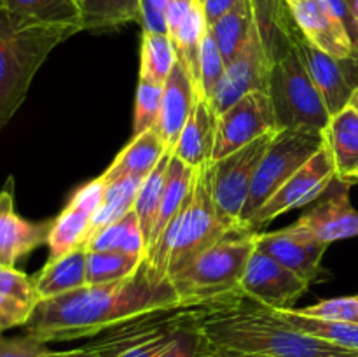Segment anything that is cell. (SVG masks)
I'll return each instance as SVG.
<instances>
[{"label":"cell","mask_w":358,"mask_h":357,"mask_svg":"<svg viewBox=\"0 0 358 357\" xmlns=\"http://www.w3.org/2000/svg\"><path fill=\"white\" fill-rule=\"evenodd\" d=\"M329 245L318 240L310 230L299 223L269 233H255V248L296 273L308 284L320 282L329 276L327 270L322 266L325 251Z\"/></svg>","instance_id":"5bb4252c"},{"label":"cell","mask_w":358,"mask_h":357,"mask_svg":"<svg viewBox=\"0 0 358 357\" xmlns=\"http://www.w3.org/2000/svg\"><path fill=\"white\" fill-rule=\"evenodd\" d=\"M79 31V24L45 23L0 7V128L21 107L48 56Z\"/></svg>","instance_id":"3957f363"},{"label":"cell","mask_w":358,"mask_h":357,"mask_svg":"<svg viewBox=\"0 0 358 357\" xmlns=\"http://www.w3.org/2000/svg\"><path fill=\"white\" fill-rule=\"evenodd\" d=\"M324 146L334 160L338 178L350 181V174L358 167V114L346 105L331 115L324 128Z\"/></svg>","instance_id":"7402d4cb"},{"label":"cell","mask_w":358,"mask_h":357,"mask_svg":"<svg viewBox=\"0 0 358 357\" xmlns=\"http://www.w3.org/2000/svg\"><path fill=\"white\" fill-rule=\"evenodd\" d=\"M3 7L10 13L34 18L45 23L79 24V0H3Z\"/></svg>","instance_id":"e575fe53"},{"label":"cell","mask_w":358,"mask_h":357,"mask_svg":"<svg viewBox=\"0 0 358 357\" xmlns=\"http://www.w3.org/2000/svg\"><path fill=\"white\" fill-rule=\"evenodd\" d=\"M348 178H350V181H355V182L358 181V167L355 168V170L352 172V174H350V177H348Z\"/></svg>","instance_id":"f907efd6"},{"label":"cell","mask_w":358,"mask_h":357,"mask_svg":"<svg viewBox=\"0 0 358 357\" xmlns=\"http://www.w3.org/2000/svg\"><path fill=\"white\" fill-rule=\"evenodd\" d=\"M240 0H201L203 13H205L206 23L212 27L219 18H222L231 7H234Z\"/></svg>","instance_id":"bcb514c9"},{"label":"cell","mask_w":358,"mask_h":357,"mask_svg":"<svg viewBox=\"0 0 358 357\" xmlns=\"http://www.w3.org/2000/svg\"><path fill=\"white\" fill-rule=\"evenodd\" d=\"M171 0H140V24L143 31L168 34L166 13Z\"/></svg>","instance_id":"ab89813d"},{"label":"cell","mask_w":358,"mask_h":357,"mask_svg":"<svg viewBox=\"0 0 358 357\" xmlns=\"http://www.w3.org/2000/svg\"><path fill=\"white\" fill-rule=\"evenodd\" d=\"M350 107H353L355 108V112L358 114V88L355 90V93L352 94V98H350Z\"/></svg>","instance_id":"681fc988"},{"label":"cell","mask_w":358,"mask_h":357,"mask_svg":"<svg viewBox=\"0 0 358 357\" xmlns=\"http://www.w3.org/2000/svg\"><path fill=\"white\" fill-rule=\"evenodd\" d=\"M38 301L34 280L16 268H0V310L16 328L28 321Z\"/></svg>","instance_id":"4316f807"},{"label":"cell","mask_w":358,"mask_h":357,"mask_svg":"<svg viewBox=\"0 0 358 357\" xmlns=\"http://www.w3.org/2000/svg\"><path fill=\"white\" fill-rule=\"evenodd\" d=\"M145 258L124 254V252H94L87 251L86 280L87 286L117 282L128 279L142 266Z\"/></svg>","instance_id":"836d02e7"},{"label":"cell","mask_w":358,"mask_h":357,"mask_svg":"<svg viewBox=\"0 0 358 357\" xmlns=\"http://www.w3.org/2000/svg\"><path fill=\"white\" fill-rule=\"evenodd\" d=\"M105 189H107V181L103 178V175H100L98 178H93V181L84 184L80 189H77V192L72 196L70 203L79 206V209L86 210L91 216H94V212L103 203Z\"/></svg>","instance_id":"60d3db41"},{"label":"cell","mask_w":358,"mask_h":357,"mask_svg":"<svg viewBox=\"0 0 358 357\" xmlns=\"http://www.w3.org/2000/svg\"><path fill=\"white\" fill-rule=\"evenodd\" d=\"M226 59L213 38L210 27L206 28L201 42V52H199V84H201L203 98H212L213 91L219 86L224 72H226Z\"/></svg>","instance_id":"8d00e7d4"},{"label":"cell","mask_w":358,"mask_h":357,"mask_svg":"<svg viewBox=\"0 0 358 357\" xmlns=\"http://www.w3.org/2000/svg\"><path fill=\"white\" fill-rule=\"evenodd\" d=\"M171 153H164L159 163L152 168L149 175L140 184L138 192H136L135 203H133V212L138 217L140 227H142L145 240L149 244L150 231H152L154 220H156L157 209H159L161 196H163L164 182H166L168 167H170Z\"/></svg>","instance_id":"d6a6232c"},{"label":"cell","mask_w":358,"mask_h":357,"mask_svg":"<svg viewBox=\"0 0 358 357\" xmlns=\"http://www.w3.org/2000/svg\"><path fill=\"white\" fill-rule=\"evenodd\" d=\"M287 38L299 52L301 59L310 72L315 86L320 91L331 115L345 108L358 88L357 59L336 58L311 44L299 30L294 16L287 27Z\"/></svg>","instance_id":"8fae6325"},{"label":"cell","mask_w":358,"mask_h":357,"mask_svg":"<svg viewBox=\"0 0 358 357\" xmlns=\"http://www.w3.org/2000/svg\"><path fill=\"white\" fill-rule=\"evenodd\" d=\"M299 310L306 315H313V317L358 324V294L322 300L318 303L310 304V307L299 308Z\"/></svg>","instance_id":"74e56055"},{"label":"cell","mask_w":358,"mask_h":357,"mask_svg":"<svg viewBox=\"0 0 358 357\" xmlns=\"http://www.w3.org/2000/svg\"><path fill=\"white\" fill-rule=\"evenodd\" d=\"M52 220L34 223L14 209V181L7 178L0 191V268H16L17 259L48 244Z\"/></svg>","instance_id":"e0dca14e"},{"label":"cell","mask_w":358,"mask_h":357,"mask_svg":"<svg viewBox=\"0 0 358 357\" xmlns=\"http://www.w3.org/2000/svg\"><path fill=\"white\" fill-rule=\"evenodd\" d=\"M80 28L107 31L126 23H140V0H79Z\"/></svg>","instance_id":"f546056e"},{"label":"cell","mask_w":358,"mask_h":357,"mask_svg":"<svg viewBox=\"0 0 358 357\" xmlns=\"http://www.w3.org/2000/svg\"><path fill=\"white\" fill-rule=\"evenodd\" d=\"M276 132H269L259 136L254 142L247 144L241 149L234 150L229 156L208 163L210 178H212L213 202L217 210L233 226L240 227V216L247 203L248 192L254 184L255 174L259 170L262 158L268 153Z\"/></svg>","instance_id":"9c48e42d"},{"label":"cell","mask_w":358,"mask_h":357,"mask_svg":"<svg viewBox=\"0 0 358 357\" xmlns=\"http://www.w3.org/2000/svg\"><path fill=\"white\" fill-rule=\"evenodd\" d=\"M199 98H203V94L198 83L189 74L184 63L177 58V63L163 86L161 114L156 128L168 153H173L182 130Z\"/></svg>","instance_id":"d6986e66"},{"label":"cell","mask_w":358,"mask_h":357,"mask_svg":"<svg viewBox=\"0 0 358 357\" xmlns=\"http://www.w3.org/2000/svg\"><path fill=\"white\" fill-rule=\"evenodd\" d=\"M324 146V133L311 128L278 130L262 158L240 216V227L247 226L255 212Z\"/></svg>","instance_id":"ba28073f"},{"label":"cell","mask_w":358,"mask_h":357,"mask_svg":"<svg viewBox=\"0 0 358 357\" xmlns=\"http://www.w3.org/2000/svg\"><path fill=\"white\" fill-rule=\"evenodd\" d=\"M143 178L122 177V178H117V181L107 182L103 203H101V206L94 212L93 219H91L87 241H90V238L93 237L96 231H100L101 227L122 219L126 214L131 212L133 203H135V198H136V192H138L140 184H142Z\"/></svg>","instance_id":"1f68e13d"},{"label":"cell","mask_w":358,"mask_h":357,"mask_svg":"<svg viewBox=\"0 0 358 357\" xmlns=\"http://www.w3.org/2000/svg\"><path fill=\"white\" fill-rule=\"evenodd\" d=\"M353 2H355V0H348V4H350V6H353ZM352 9H353V7H352Z\"/></svg>","instance_id":"816d5d0a"},{"label":"cell","mask_w":358,"mask_h":357,"mask_svg":"<svg viewBox=\"0 0 358 357\" xmlns=\"http://www.w3.org/2000/svg\"><path fill=\"white\" fill-rule=\"evenodd\" d=\"M269 72L271 55L262 41L257 23H254L247 42L227 63L226 72L210 98L217 115L252 91H268Z\"/></svg>","instance_id":"4fadbf2b"},{"label":"cell","mask_w":358,"mask_h":357,"mask_svg":"<svg viewBox=\"0 0 358 357\" xmlns=\"http://www.w3.org/2000/svg\"><path fill=\"white\" fill-rule=\"evenodd\" d=\"M308 289L310 284L306 280L257 248L248 259L240 282L243 296L275 310L292 308Z\"/></svg>","instance_id":"9a60e30c"},{"label":"cell","mask_w":358,"mask_h":357,"mask_svg":"<svg viewBox=\"0 0 358 357\" xmlns=\"http://www.w3.org/2000/svg\"><path fill=\"white\" fill-rule=\"evenodd\" d=\"M175 63H177V51L170 35L143 31L138 79L164 86Z\"/></svg>","instance_id":"4dcf8cb0"},{"label":"cell","mask_w":358,"mask_h":357,"mask_svg":"<svg viewBox=\"0 0 358 357\" xmlns=\"http://www.w3.org/2000/svg\"><path fill=\"white\" fill-rule=\"evenodd\" d=\"M290 20L292 13L287 20L282 37L266 44L271 55L268 94L271 98L276 125L278 130L311 128L324 132L331 119V112L299 52L287 38Z\"/></svg>","instance_id":"5b68a950"},{"label":"cell","mask_w":358,"mask_h":357,"mask_svg":"<svg viewBox=\"0 0 358 357\" xmlns=\"http://www.w3.org/2000/svg\"><path fill=\"white\" fill-rule=\"evenodd\" d=\"M203 335L196 326L185 328L173 338L171 345L168 346L163 357H198L199 345H201Z\"/></svg>","instance_id":"b9f144b4"},{"label":"cell","mask_w":358,"mask_h":357,"mask_svg":"<svg viewBox=\"0 0 358 357\" xmlns=\"http://www.w3.org/2000/svg\"><path fill=\"white\" fill-rule=\"evenodd\" d=\"M86 251L124 252V254L147 258V240L136 214L131 210L122 219L96 231L86 244Z\"/></svg>","instance_id":"d4e9b609"},{"label":"cell","mask_w":358,"mask_h":357,"mask_svg":"<svg viewBox=\"0 0 358 357\" xmlns=\"http://www.w3.org/2000/svg\"><path fill=\"white\" fill-rule=\"evenodd\" d=\"M236 227L217 210L208 164L196 168L187 202L147 254V266L154 275L170 279Z\"/></svg>","instance_id":"277c9868"},{"label":"cell","mask_w":358,"mask_h":357,"mask_svg":"<svg viewBox=\"0 0 358 357\" xmlns=\"http://www.w3.org/2000/svg\"><path fill=\"white\" fill-rule=\"evenodd\" d=\"M194 172L196 168L189 167L187 163H184L180 158H177L171 153L163 196H161L159 209H157L156 220H154L152 231H150L149 237V244H147V254L156 247L157 241L161 240L164 231H166L168 226L171 224V220L178 216V212H180V209L184 206V203L187 202L189 192H191L192 178H194Z\"/></svg>","instance_id":"44dd1931"},{"label":"cell","mask_w":358,"mask_h":357,"mask_svg":"<svg viewBox=\"0 0 358 357\" xmlns=\"http://www.w3.org/2000/svg\"><path fill=\"white\" fill-rule=\"evenodd\" d=\"M275 310V308H273ZM276 314L292 324L299 331L313 336V338L324 340V342L334 343V345L345 346V349L357 350L358 352V324L343 321H332V318L313 317L306 315L299 308H280Z\"/></svg>","instance_id":"83f0119b"},{"label":"cell","mask_w":358,"mask_h":357,"mask_svg":"<svg viewBox=\"0 0 358 357\" xmlns=\"http://www.w3.org/2000/svg\"><path fill=\"white\" fill-rule=\"evenodd\" d=\"M0 7H3V0H0Z\"/></svg>","instance_id":"f5cc1de1"},{"label":"cell","mask_w":358,"mask_h":357,"mask_svg":"<svg viewBox=\"0 0 358 357\" xmlns=\"http://www.w3.org/2000/svg\"><path fill=\"white\" fill-rule=\"evenodd\" d=\"M10 328H16V326H14V322L10 321V318L7 317V315L3 314L2 310H0V335H2L3 331H7V329H10Z\"/></svg>","instance_id":"c3c4849f"},{"label":"cell","mask_w":358,"mask_h":357,"mask_svg":"<svg viewBox=\"0 0 358 357\" xmlns=\"http://www.w3.org/2000/svg\"><path fill=\"white\" fill-rule=\"evenodd\" d=\"M91 219H93V216L90 212L69 202L63 212L56 219H52V226L48 237V261H55V259L62 258V255L69 254L76 248L86 247Z\"/></svg>","instance_id":"484cf974"},{"label":"cell","mask_w":358,"mask_h":357,"mask_svg":"<svg viewBox=\"0 0 358 357\" xmlns=\"http://www.w3.org/2000/svg\"><path fill=\"white\" fill-rule=\"evenodd\" d=\"M304 37L322 51L341 59H357L345 24L325 0H285Z\"/></svg>","instance_id":"ac0fdd59"},{"label":"cell","mask_w":358,"mask_h":357,"mask_svg":"<svg viewBox=\"0 0 358 357\" xmlns=\"http://www.w3.org/2000/svg\"><path fill=\"white\" fill-rule=\"evenodd\" d=\"M168 153L157 130H149L138 136H133L131 142L115 156L110 167L103 172L107 182L122 177H147L152 168L159 163L161 158Z\"/></svg>","instance_id":"603a6c76"},{"label":"cell","mask_w":358,"mask_h":357,"mask_svg":"<svg viewBox=\"0 0 358 357\" xmlns=\"http://www.w3.org/2000/svg\"><path fill=\"white\" fill-rule=\"evenodd\" d=\"M254 251V231L236 227L170 276V282L182 301L203 303L234 296L241 293V276Z\"/></svg>","instance_id":"8992f818"},{"label":"cell","mask_w":358,"mask_h":357,"mask_svg":"<svg viewBox=\"0 0 358 357\" xmlns=\"http://www.w3.org/2000/svg\"><path fill=\"white\" fill-rule=\"evenodd\" d=\"M327 6L331 7L332 13L341 20V23L345 24L346 31H348L350 38H352V44L355 48L357 58H358V16L355 10L352 9V6L348 4V0H325Z\"/></svg>","instance_id":"7bdbcfd3"},{"label":"cell","mask_w":358,"mask_h":357,"mask_svg":"<svg viewBox=\"0 0 358 357\" xmlns=\"http://www.w3.org/2000/svg\"><path fill=\"white\" fill-rule=\"evenodd\" d=\"M215 128L217 112L208 98H199L182 130L173 154L192 168L208 164L215 146Z\"/></svg>","instance_id":"ffe728a7"},{"label":"cell","mask_w":358,"mask_h":357,"mask_svg":"<svg viewBox=\"0 0 358 357\" xmlns=\"http://www.w3.org/2000/svg\"><path fill=\"white\" fill-rule=\"evenodd\" d=\"M86 259V247H79L55 261L45 262L34 280L38 298L48 300L87 286Z\"/></svg>","instance_id":"cb8c5ba5"},{"label":"cell","mask_w":358,"mask_h":357,"mask_svg":"<svg viewBox=\"0 0 358 357\" xmlns=\"http://www.w3.org/2000/svg\"><path fill=\"white\" fill-rule=\"evenodd\" d=\"M338 177L334 160L327 147L322 146L257 212L252 216L245 230L257 233L271 220L290 210L301 209L317 202Z\"/></svg>","instance_id":"30bf717a"},{"label":"cell","mask_w":358,"mask_h":357,"mask_svg":"<svg viewBox=\"0 0 358 357\" xmlns=\"http://www.w3.org/2000/svg\"><path fill=\"white\" fill-rule=\"evenodd\" d=\"M49 349L44 342L30 335L6 338L0 335V357H48Z\"/></svg>","instance_id":"f35d334b"},{"label":"cell","mask_w":358,"mask_h":357,"mask_svg":"<svg viewBox=\"0 0 358 357\" xmlns=\"http://www.w3.org/2000/svg\"><path fill=\"white\" fill-rule=\"evenodd\" d=\"M161 98H163L161 84L138 79L135 94V112H133V136L157 128L161 114Z\"/></svg>","instance_id":"d590c367"},{"label":"cell","mask_w":358,"mask_h":357,"mask_svg":"<svg viewBox=\"0 0 358 357\" xmlns=\"http://www.w3.org/2000/svg\"><path fill=\"white\" fill-rule=\"evenodd\" d=\"M255 23V10L252 0H240L222 18L210 27L226 63L240 52Z\"/></svg>","instance_id":"f1b7e54d"},{"label":"cell","mask_w":358,"mask_h":357,"mask_svg":"<svg viewBox=\"0 0 358 357\" xmlns=\"http://www.w3.org/2000/svg\"><path fill=\"white\" fill-rule=\"evenodd\" d=\"M229 298L233 296L220 298V300L213 301H203V303L180 301V303L171 304V307L143 312V314L126 318V321L105 329L100 335L93 336V340L87 342L84 346L96 352L100 357H121L122 354L129 352L136 346L145 345L152 340L175 335V332L191 328V326H198L201 315L222 304Z\"/></svg>","instance_id":"52a82bcc"},{"label":"cell","mask_w":358,"mask_h":357,"mask_svg":"<svg viewBox=\"0 0 358 357\" xmlns=\"http://www.w3.org/2000/svg\"><path fill=\"white\" fill-rule=\"evenodd\" d=\"M198 357H269V356L247 352V350L233 349V346L219 345V343L210 342V340H206L205 336H203L201 345H199Z\"/></svg>","instance_id":"ee69618b"},{"label":"cell","mask_w":358,"mask_h":357,"mask_svg":"<svg viewBox=\"0 0 358 357\" xmlns=\"http://www.w3.org/2000/svg\"><path fill=\"white\" fill-rule=\"evenodd\" d=\"M178 332H180V331H178ZM178 332H175V335L163 336V338L152 340V342L145 343V345L136 346V349H133V350H129V352L122 354L121 357H163V354L166 352L168 346L171 345V342H173V338L178 335Z\"/></svg>","instance_id":"f6af8a7d"},{"label":"cell","mask_w":358,"mask_h":357,"mask_svg":"<svg viewBox=\"0 0 358 357\" xmlns=\"http://www.w3.org/2000/svg\"><path fill=\"white\" fill-rule=\"evenodd\" d=\"M196 328L210 342L269 357H358L357 350L299 331L276 310L243 294L206 312Z\"/></svg>","instance_id":"7a4b0ae2"},{"label":"cell","mask_w":358,"mask_h":357,"mask_svg":"<svg viewBox=\"0 0 358 357\" xmlns=\"http://www.w3.org/2000/svg\"><path fill=\"white\" fill-rule=\"evenodd\" d=\"M355 181L338 178L329 186L318 202L299 217L297 223L310 230L324 244L358 237V212L350 200V188Z\"/></svg>","instance_id":"2e32d148"},{"label":"cell","mask_w":358,"mask_h":357,"mask_svg":"<svg viewBox=\"0 0 358 357\" xmlns=\"http://www.w3.org/2000/svg\"><path fill=\"white\" fill-rule=\"evenodd\" d=\"M48 357H100L96 352L93 350L86 349V346H80V349H73V350H63V352H52L49 350Z\"/></svg>","instance_id":"7dc6e473"},{"label":"cell","mask_w":358,"mask_h":357,"mask_svg":"<svg viewBox=\"0 0 358 357\" xmlns=\"http://www.w3.org/2000/svg\"><path fill=\"white\" fill-rule=\"evenodd\" d=\"M180 301L170 279L154 275L143 261L128 279L41 300L21 328L44 343L93 338L126 318Z\"/></svg>","instance_id":"6da1fadb"},{"label":"cell","mask_w":358,"mask_h":357,"mask_svg":"<svg viewBox=\"0 0 358 357\" xmlns=\"http://www.w3.org/2000/svg\"><path fill=\"white\" fill-rule=\"evenodd\" d=\"M278 130L268 91H252L217 115L215 146L210 163L229 156L259 136Z\"/></svg>","instance_id":"7c38bea8"}]
</instances>
